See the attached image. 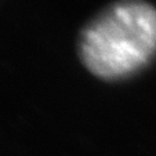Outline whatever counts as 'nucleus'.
Here are the masks:
<instances>
[{
	"label": "nucleus",
	"instance_id": "nucleus-1",
	"mask_svg": "<svg viewBox=\"0 0 156 156\" xmlns=\"http://www.w3.org/2000/svg\"><path fill=\"white\" fill-rule=\"evenodd\" d=\"M77 55L101 80L138 73L156 57V7L147 0L109 3L80 29Z\"/></svg>",
	"mask_w": 156,
	"mask_h": 156
}]
</instances>
